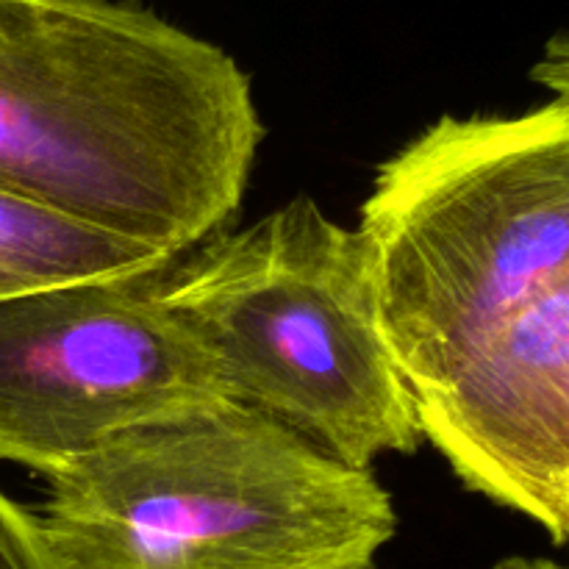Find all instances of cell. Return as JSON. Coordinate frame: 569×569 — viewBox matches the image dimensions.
<instances>
[{
    "instance_id": "3957f363",
    "label": "cell",
    "mask_w": 569,
    "mask_h": 569,
    "mask_svg": "<svg viewBox=\"0 0 569 569\" xmlns=\"http://www.w3.org/2000/svg\"><path fill=\"white\" fill-rule=\"evenodd\" d=\"M378 326L411 392L569 278V94L445 114L389 156L359 211Z\"/></svg>"
},
{
    "instance_id": "ba28073f",
    "label": "cell",
    "mask_w": 569,
    "mask_h": 569,
    "mask_svg": "<svg viewBox=\"0 0 569 569\" xmlns=\"http://www.w3.org/2000/svg\"><path fill=\"white\" fill-rule=\"evenodd\" d=\"M0 569H61L37 511L0 489Z\"/></svg>"
},
{
    "instance_id": "6da1fadb",
    "label": "cell",
    "mask_w": 569,
    "mask_h": 569,
    "mask_svg": "<svg viewBox=\"0 0 569 569\" xmlns=\"http://www.w3.org/2000/svg\"><path fill=\"white\" fill-rule=\"evenodd\" d=\"M264 120L220 44L139 0H0V192L159 253L242 209Z\"/></svg>"
},
{
    "instance_id": "7a4b0ae2",
    "label": "cell",
    "mask_w": 569,
    "mask_h": 569,
    "mask_svg": "<svg viewBox=\"0 0 569 569\" xmlns=\"http://www.w3.org/2000/svg\"><path fill=\"white\" fill-rule=\"evenodd\" d=\"M44 483L61 569H376L400 526L376 470L233 400L133 428Z\"/></svg>"
},
{
    "instance_id": "9c48e42d",
    "label": "cell",
    "mask_w": 569,
    "mask_h": 569,
    "mask_svg": "<svg viewBox=\"0 0 569 569\" xmlns=\"http://www.w3.org/2000/svg\"><path fill=\"white\" fill-rule=\"evenodd\" d=\"M489 569H567L559 561L548 559V556H506V559L495 561Z\"/></svg>"
},
{
    "instance_id": "277c9868",
    "label": "cell",
    "mask_w": 569,
    "mask_h": 569,
    "mask_svg": "<svg viewBox=\"0 0 569 569\" xmlns=\"http://www.w3.org/2000/svg\"><path fill=\"white\" fill-rule=\"evenodd\" d=\"M159 295L233 403L356 470L420 450L415 395L378 326L370 250L311 194L217 231L161 272Z\"/></svg>"
},
{
    "instance_id": "8992f818",
    "label": "cell",
    "mask_w": 569,
    "mask_h": 569,
    "mask_svg": "<svg viewBox=\"0 0 569 569\" xmlns=\"http://www.w3.org/2000/svg\"><path fill=\"white\" fill-rule=\"evenodd\" d=\"M415 395L422 442L461 487L569 537V278L489 328L453 370Z\"/></svg>"
},
{
    "instance_id": "52a82bcc",
    "label": "cell",
    "mask_w": 569,
    "mask_h": 569,
    "mask_svg": "<svg viewBox=\"0 0 569 569\" xmlns=\"http://www.w3.org/2000/svg\"><path fill=\"white\" fill-rule=\"evenodd\" d=\"M172 256L0 192V300L59 283L153 276Z\"/></svg>"
},
{
    "instance_id": "5b68a950",
    "label": "cell",
    "mask_w": 569,
    "mask_h": 569,
    "mask_svg": "<svg viewBox=\"0 0 569 569\" xmlns=\"http://www.w3.org/2000/svg\"><path fill=\"white\" fill-rule=\"evenodd\" d=\"M161 272L0 300V465L48 481L133 428L228 403Z\"/></svg>"
}]
</instances>
